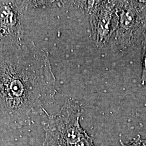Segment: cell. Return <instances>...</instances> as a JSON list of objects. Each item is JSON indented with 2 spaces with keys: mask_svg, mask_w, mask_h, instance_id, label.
Returning <instances> with one entry per match:
<instances>
[{
  "mask_svg": "<svg viewBox=\"0 0 146 146\" xmlns=\"http://www.w3.org/2000/svg\"><path fill=\"white\" fill-rule=\"evenodd\" d=\"M49 53L33 43L0 49V123L13 129L31 125L57 93Z\"/></svg>",
  "mask_w": 146,
  "mask_h": 146,
  "instance_id": "6da1fadb",
  "label": "cell"
},
{
  "mask_svg": "<svg viewBox=\"0 0 146 146\" xmlns=\"http://www.w3.org/2000/svg\"><path fill=\"white\" fill-rule=\"evenodd\" d=\"M45 113L48 121L42 146H97L80 125L81 107L76 100L68 99L55 115Z\"/></svg>",
  "mask_w": 146,
  "mask_h": 146,
  "instance_id": "7a4b0ae2",
  "label": "cell"
},
{
  "mask_svg": "<svg viewBox=\"0 0 146 146\" xmlns=\"http://www.w3.org/2000/svg\"><path fill=\"white\" fill-rule=\"evenodd\" d=\"M116 48L123 51L135 44L146 31V1H119Z\"/></svg>",
  "mask_w": 146,
  "mask_h": 146,
  "instance_id": "3957f363",
  "label": "cell"
},
{
  "mask_svg": "<svg viewBox=\"0 0 146 146\" xmlns=\"http://www.w3.org/2000/svg\"><path fill=\"white\" fill-rule=\"evenodd\" d=\"M87 5L94 41L104 47L118 27L119 1H88Z\"/></svg>",
  "mask_w": 146,
  "mask_h": 146,
  "instance_id": "277c9868",
  "label": "cell"
},
{
  "mask_svg": "<svg viewBox=\"0 0 146 146\" xmlns=\"http://www.w3.org/2000/svg\"><path fill=\"white\" fill-rule=\"evenodd\" d=\"M28 1H0V49L25 42L23 12Z\"/></svg>",
  "mask_w": 146,
  "mask_h": 146,
  "instance_id": "5b68a950",
  "label": "cell"
},
{
  "mask_svg": "<svg viewBox=\"0 0 146 146\" xmlns=\"http://www.w3.org/2000/svg\"><path fill=\"white\" fill-rule=\"evenodd\" d=\"M141 84L145 85L146 84V31L143 35V40L142 42L141 51Z\"/></svg>",
  "mask_w": 146,
  "mask_h": 146,
  "instance_id": "8992f818",
  "label": "cell"
},
{
  "mask_svg": "<svg viewBox=\"0 0 146 146\" xmlns=\"http://www.w3.org/2000/svg\"><path fill=\"white\" fill-rule=\"evenodd\" d=\"M121 146H146L143 140L142 139L140 135H137L129 143H125L121 140H119Z\"/></svg>",
  "mask_w": 146,
  "mask_h": 146,
  "instance_id": "52a82bcc",
  "label": "cell"
},
{
  "mask_svg": "<svg viewBox=\"0 0 146 146\" xmlns=\"http://www.w3.org/2000/svg\"><path fill=\"white\" fill-rule=\"evenodd\" d=\"M143 142H144V143H145V145H146V139L143 140Z\"/></svg>",
  "mask_w": 146,
  "mask_h": 146,
  "instance_id": "ba28073f",
  "label": "cell"
}]
</instances>
